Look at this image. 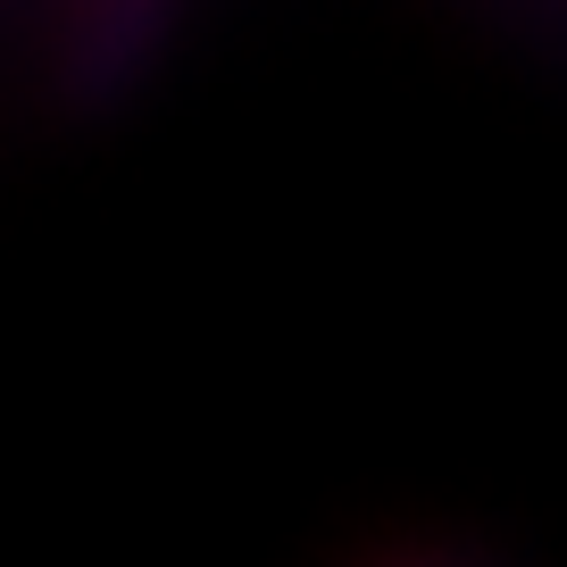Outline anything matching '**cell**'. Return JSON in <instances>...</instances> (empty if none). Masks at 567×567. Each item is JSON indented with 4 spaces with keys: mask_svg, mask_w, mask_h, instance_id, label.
<instances>
[]
</instances>
